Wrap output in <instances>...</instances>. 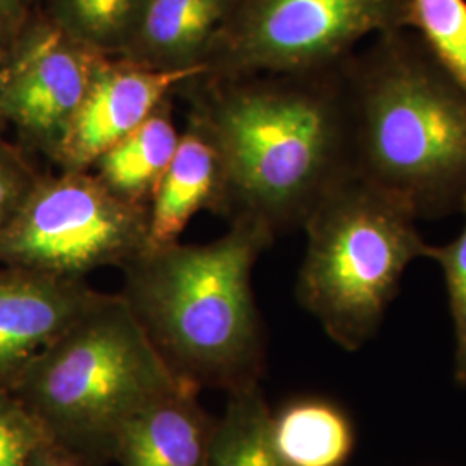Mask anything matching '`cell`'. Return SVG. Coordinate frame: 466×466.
<instances>
[{
    "instance_id": "obj_1",
    "label": "cell",
    "mask_w": 466,
    "mask_h": 466,
    "mask_svg": "<svg viewBox=\"0 0 466 466\" xmlns=\"http://www.w3.org/2000/svg\"><path fill=\"white\" fill-rule=\"evenodd\" d=\"M348 61L302 73L194 76L188 102L221 156L225 219H254L275 235L302 228L319 202L356 175Z\"/></svg>"
},
{
    "instance_id": "obj_2",
    "label": "cell",
    "mask_w": 466,
    "mask_h": 466,
    "mask_svg": "<svg viewBox=\"0 0 466 466\" xmlns=\"http://www.w3.org/2000/svg\"><path fill=\"white\" fill-rule=\"evenodd\" d=\"M208 244H169L123 268L119 296L182 380L227 394L258 385L265 332L252 294V268L277 235L235 219Z\"/></svg>"
},
{
    "instance_id": "obj_3",
    "label": "cell",
    "mask_w": 466,
    "mask_h": 466,
    "mask_svg": "<svg viewBox=\"0 0 466 466\" xmlns=\"http://www.w3.org/2000/svg\"><path fill=\"white\" fill-rule=\"evenodd\" d=\"M356 175L421 218L466 199V92L411 28L375 35L348 61Z\"/></svg>"
},
{
    "instance_id": "obj_4",
    "label": "cell",
    "mask_w": 466,
    "mask_h": 466,
    "mask_svg": "<svg viewBox=\"0 0 466 466\" xmlns=\"http://www.w3.org/2000/svg\"><path fill=\"white\" fill-rule=\"evenodd\" d=\"M187 383L123 298L106 294L35 358L13 394L54 444L106 466L128 423Z\"/></svg>"
},
{
    "instance_id": "obj_5",
    "label": "cell",
    "mask_w": 466,
    "mask_h": 466,
    "mask_svg": "<svg viewBox=\"0 0 466 466\" xmlns=\"http://www.w3.org/2000/svg\"><path fill=\"white\" fill-rule=\"evenodd\" d=\"M396 196L354 175L306 219L296 296L342 350L356 352L380 329L413 261L431 244Z\"/></svg>"
},
{
    "instance_id": "obj_6",
    "label": "cell",
    "mask_w": 466,
    "mask_h": 466,
    "mask_svg": "<svg viewBox=\"0 0 466 466\" xmlns=\"http://www.w3.org/2000/svg\"><path fill=\"white\" fill-rule=\"evenodd\" d=\"M411 0H235L202 76L337 66L367 36L410 28Z\"/></svg>"
},
{
    "instance_id": "obj_7",
    "label": "cell",
    "mask_w": 466,
    "mask_h": 466,
    "mask_svg": "<svg viewBox=\"0 0 466 466\" xmlns=\"http://www.w3.org/2000/svg\"><path fill=\"white\" fill-rule=\"evenodd\" d=\"M149 208L117 199L86 171L40 175L16 215L0 228V265L86 280L123 269L147 250Z\"/></svg>"
},
{
    "instance_id": "obj_8",
    "label": "cell",
    "mask_w": 466,
    "mask_h": 466,
    "mask_svg": "<svg viewBox=\"0 0 466 466\" xmlns=\"http://www.w3.org/2000/svg\"><path fill=\"white\" fill-rule=\"evenodd\" d=\"M106 57L36 9L0 63V109L21 149L56 161Z\"/></svg>"
},
{
    "instance_id": "obj_9",
    "label": "cell",
    "mask_w": 466,
    "mask_h": 466,
    "mask_svg": "<svg viewBox=\"0 0 466 466\" xmlns=\"http://www.w3.org/2000/svg\"><path fill=\"white\" fill-rule=\"evenodd\" d=\"M202 71H159L107 56L94 76L54 165L86 171L107 149L132 134L163 100Z\"/></svg>"
},
{
    "instance_id": "obj_10",
    "label": "cell",
    "mask_w": 466,
    "mask_h": 466,
    "mask_svg": "<svg viewBox=\"0 0 466 466\" xmlns=\"http://www.w3.org/2000/svg\"><path fill=\"white\" fill-rule=\"evenodd\" d=\"M104 296L86 280L0 265V390L13 392L35 358Z\"/></svg>"
},
{
    "instance_id": "obj_11",
    "label": "cell",
    "mask_w": 466,
    "mask_h": 466,
    "mask_svg": "<svg viewBox=\"0 0 466 466\" xmlns=\"http://www.w3.org/2000/svg\"><path fill=\"white\" fill-rule=\"evenodd\" d=\"M199 211L227 217L228 182L217 146L198 121L187 117L177 152L149 202L147 249L178 242Z\"/></svg>"
},
{
    "instance_id": "obj_12",
    "label": "cell",
    "mask_w": 466,
    "mask_h": 466,
    "mask_svg": "<svg viewBox=\"0 0 466 466\" xmlns=\"http://www.w3.org/2000/svg\"><path fill=\"white\" fill-rule=\"evenodd\" d=\"M235 0H146L117 57L159 71L204 73V57Z\"/></svg>"
},
{
    "instance_id": "obj_13",
    "label": "cell",
    "mask_w": 466,
    "mask_h": 466,
    "mask_svg": "<svg viewBox=\"0 0 466 466\" xmlns=\"http://www.w3.org/2000/svg\"><path fill=\"white\" fill-rule=\"evenodd\" d=\"M200 389L187 383L135 417L117 442L121 466H206L217 418L200 404Z\"/></svg>"
},
{
    "instance_id": "obj_14",
    "label": "cell",
    "mask_w": 466,
    "mask_h": 466,
    "mask_svg": "<svg viewBox=\"0 0 466 466\" xmlns=\"http://www.w3.org/2000/svg\"><path fill=\"white\" fill-rule=\"evenodd\" d=\"M180 135L173 121V97H169L132 134L99 156L90 171L117 199L149 208L177 152Z\"/></svg>"
},
{
    "instance_id": "obj_15",
    "label": "cell",
    "mask_w": 466,
    "mask_h": 466,
    "mask_svg": "<svg viewBox=\"0 0 466 466\" xmlns=\"http://www.w3.org/2000/svg\"><path fill=\"white\" fill-rule=\"evenodd\" d=\"M271 439L285 466H346L358 433L335 400L300 396L271 411Z\"/></svg>"
},
{
    "instance_id": "obj_16",
    "label": "cell",
    "mask_w": 466,
    "mask_h": 466,
    "mask_svg": "<svg viewBox=\"0 0 466 466\" xmlns=\"http://www.w3.org/2000/svg\"><path fill=\"white\" fill-rule=\"evenodd\" d=\"M206 466H285L273 446L271 410L259 383L228 394Z\"/></svg>"
},
{
    "instance_id": "obj_17",
    "label": "cell",
    "mask_w": 466,
    "mask_h": 466,
    "mask_svg": "<svg viewBox=\"0 0 466 466\" xmlns=\"http://www.w3.org/2000/svg\"><path fill=\"white\" fill-rule=\"evenodd\" d=\"M146 0H42L40 11L92 49L117 57Z\"/></svg>"
},
{
    "instance_id": "obj_18",
    "label": "cell",
    "mask_w": 466,
    "mask_h": 466,
    "mask_svg": "<svg viewBox=\"0 0 466 466\" xmlns=\"http://www.w3.org/2000/svg\"><path fill=\"white\" fill-rule=\"evenodd\" d=\"M410 28L466 92V0H411Z\"/></svg>"
},
{
    "instance_id": "obj_19",
    "label": "cell",
    "mask_w": 466,
    "mask_h": 466,
    "mask_svg": "<svg viewBox=\"0 0 466 466\" xmlns=\"http://www.w3.org/2000/svg\"><path fill=\"white\" fill-rule=\"evenodd\" d=\"M465 215L463 230L444 246H432L429 258L435 261L444 275L451 319L454 329V382L466 387V199L461 206Z\"/></svg>"
},
{
    "instance_id": "obj_20",
    "label": "cell",
    "mask_w": 466,
    "mask_h": 466,
    "mask_svg": "<svg viewBox=\"0 0 466 466\" xmlns=\"http://www.w3.org/2000/svg\"><path fill=\"white\" fill-rule=\"evenodd\" d=\"M46 439L47 433L21 400L0 390V466H30Z\"/></svg>"
},
{
    "instance_id": "obj_21",
    "label": "cell",
    "mask_w": 466,
    "mask_h": 466,
    "mask_svg": "<svg viewBox=\"0 0 466 466\" xmlns=\"http://www.w3.org/2000/svg\"><path fill=\"white\" fill-rule=\"evenodd\" d=\"M38 178L40 173L26 157L25 149L7 144L0 135V228L16 215Z\"/></svg>"
},
{
    "instance_id": "obj_22",
    "label": "cell",
    "mask_w": 466,
    "mask_h": 466,
    "mask_svg": "<svg viewBox=\"0 0 466 466\" xmlns=\"http://www.w3.org/2000/svg\"><path fill=\"white\" fill-rule=\"evenodd\" d=\"M42 0H0V63L13 49Z\"/></svg>"
},
{
    "instance_id": "obj_23",
    "label": "cell",
    "mask_w": 466,
    "mask_h": 466,
    "mask_svg": "<svg viewBox=\"0 0 466 466\" xmlns=\"http://www.w3.org/2000/svg\"><path fill=\"white\" fill-rule=\"evenodd\" d=\"M30 466H86L76 460L73 454H69L66 450L59 448L54 444L49 437L38 446L32 456Z\"/></svg>"
},
{
    "instance_id": "obj_24",
    "label": "cell",
    "mask_w": 466,
    "mask_h": 466,
    "mask_svg": "<svg viewBox=\"0 0 466 466\" xmlns=\"http://www.w3.org/2000/svg\"><path fill=\"white\" fill-rule=\"evenodd\" d=\"M5 127H7V125H5V119L2 116V109H0V134H2V130H4Z\"/></svg>"
}]
</instances>
